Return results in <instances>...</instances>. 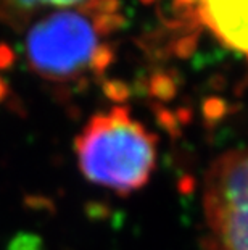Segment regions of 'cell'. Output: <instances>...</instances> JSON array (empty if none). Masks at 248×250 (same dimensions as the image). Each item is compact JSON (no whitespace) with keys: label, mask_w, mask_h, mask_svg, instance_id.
<instances>
[{"label":"cell","mask_w":248,"mask_h":250,"mask_svg":"<svg viewBox=\"0 0 248 250\" xmlns=\"http://www.w3.org/2000/svg\"><path fill=\"white\" fill-rule=\"evenodd\" d=\"M207 250H248V146L211 163L203 183Z\"/></svg>","instance_id":"obj_3"},{"label":"cell","mask_w":248,"mask_h":250,"mask_svg":"<svg viewBox=\"0 0 248 250\" xmlns=\"http://www.w3.org/2000/svg\"><path fill=\"white\" fill-rule=\"evenodd\" d=\"M119 23L116 0H89L76 8L50 13L26 36V60L47 81H86L108 68L110 37Z\"/></svg>","instance_id":"obj_1"},{"label":"cell","mask_w":248,"mask_h":250,"mask_svg":"<svg viewBox=\"0 0 248 250\" xmlns=\"http://www.w3.org/2000/svg\"><path fill=\"white\" fill-rule=\"evenodd\" d=\"M89 0H7V3L18 12H34L40 8L52 7H68V5H81Z\"/></svg>","instance_id":"obj_5"},{"label":"cell","mask_w":248,"mask_h":250,"mask_svg":"<svg viewBox=\"0 0 248 250\" xmlns=\"http://www.w3.org/2000/svg\"><path fill=\"white\" fill-rule=\"evenodd\" d=\"M191 8L229 49L248 58V0H187Z\"/></svg>","instance_id":"obj_4"},{"label":"cell","mask_w":248,"mask_h":250,"mask_svg":"<svg viewBox=\"0 0 248 250\" xmlns=\"http://www.w3.org/2000/svg\"><path fill=\"white\" fill-rule=\"evenodd\" d=\"M75 153L89 183L128 195L150 181L158 162V139L126 107H113L84 125Z\"/></svg>","instance_id":"obj_2"}]
</instances>
